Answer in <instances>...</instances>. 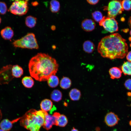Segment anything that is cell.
I'll list each match as a JSON object with an SVG mask.
<instances>
[{
    "instance_id": "cell-1",
    "label": "cell",
    "mask_w": 131,
    "mask_h": 131,
    "mask_svg": "<svg viewBox=\"0 0 131 131\" xmlns=\"http://www.w3.org/2000/svg\"><path fill=\"white\" fill-rule=\"evenodd\" d=\"M30 75L40 82L47 81L53 75H55L59 67L56 60L49 55L38 53L30 60L28 64Z\"/></svg>"
},
{
    "instance_id": "cell-2",
    "label": "cell",
    "mask_w": 131,
    "mask_h": 131,
    "mask_svg": "<svg viewBox=\"0 0 131 131\" xmlns=\"http://www.w3.org/2000/svg\"><path fill=\"white\" fill-rule=\"evenodd\" d=\"M126 40L119 33L112 34L103 38L99 42L97 50L101 56L111 60L123 58L128 52Z\"/></svg>"
},
{
    "instance_id": "cell-3",
    "label": "cell",
    "mask_w": 131,
    "mask_h": 131,
    "mask_svg": "<svg viewBox=\"0 0 131 131\" xmlns=\"http://www.w3.org/2000/svg\"><path fill=\"white\" fill-rule=\"evenodd\" d=\"M47 112L41 110L31 109L27 111L20 119V124L30 131H40L42 126Z\"/></svg>"
},
{
    "instance_id": "cell-4",
    "label": "cell",
    "mask_w": 131,
    "mask_h": 131,
    "mask_svg": "<svg viewBox=\"0 0 131 131\" xmlns=\"http://www.w3.org/2000/svg\"><path fill=\"white\" fill-rule=\"evenodd\" d=\"M12 44L15 48L38 49L39 46L35 35L29 33L21 38L15 40Z\"/></svg>"
},
{
    "instance_id": "cell-5",
    "label": "cell",
    "mask_w": 131,
    "mask_h": 131,
    "mask_svg": "<svg viewBox=\"0 0 131 131\" xmlns=\"http://www.w3.org/2000/svg\"><path fill=\"white\" fill-rule=\"evenodd\" d=\"M28 0H15L8 9V11L16 15L21 16L25 14L28 10Z\"/></svg>"
},
{
    "instance_id": "cell-6",
    "label": "cell",
    "mask_w": 131,
    "mask_h": 131,
    "mask_svg": "<svg viewBox=\"0 0 131 131\" xmlns=\"http://www.w3.org/2000/svg\"><path fill=\"white\" fill-rule=\"evenodd\" d=\"M121 0H113L109 3L107 7L108 17L115 18L124 11L121 3Z\"/></svg>"
},
{
    "instance_id": "cell-7",
    "label": "cell",
    "mask_w": 131,
    "mask_h": 131,
    "mask_svg": "<svg viewBox=\"0 0 131 131\" xmlns=\"http://www.w3.org/2000/svg\"><path fill=\"white\" fill-rule=\"evenodd\" d=\"M99 25L110 33H113L118 30V23L114 18L104 16L99 22Z\"/></svg>"
},
{
    "instance_id": "cell-8",
    "label": "cell",
    "mask_w": 131,
    "mask_h": 131,
    "mask_svg": "<svg viewBox=\"0 0 131 131\" xmlns=\"http://www.w3.org/2000/svg\"><path fill=\"white\" fill-rule=\"evenodd\" d=\"M60 113L54 112L52 115L47 114L45 115L43 128L47 130L50 129L54 125L57 126V120L60 115Z\"/></svg>"
},
{
    "instance_id": "cell-9",
    "label": "cell",
    "mask_w": 131,
    "mask_h": 131,
    "mask_svg": "<svg viewBox=\"0 0 131 131\" xmlns=\"http://www.w3.org/2000/svg\"><path fill=\"white\" fill-rule=\"evenodd\" d=\"M119 120V118L117 115L111 112L106 114L105 116L104 121L107 126L112 127L118 124Z\"/></svg>"
},
{
    "instance_id": "cell-10",
    "label": "cell",
    "mask_w": 131,
    "mask_h": 131,
    "mask_svg": "<svg viewBox=\"0 0 131 131\" xmlns=\"http://www.w3.org/2000/svg\"><path fill=\"white\" fill-rule=\"evenodd\" d=\"M21 118V117H19L12 121L7 119H4L0 123V128L5 131H8L12 128L13 124L17 122Z\"/></svg>"
},
{
    "instance_id": "cell-11",
    "label": "cell",
    "mask_w": 131,
    "mask_h": 131,
    "mask_svg": "<svg viewBox=\"0 0 131 131\" xmlns=\"http://www.w3.org/2000/svg\"><path fill=\"white\" fill-rule=\"evenodd\" d=\"M96 24L93 20L86 19L83 20L81 24L82 29L84 31L89 32L92 31L95 28Z\"/></svg>"
},
{
    "instance_id": "cell-12",
    "label": "cell",
    "mask_w": 131,
    "mask_h": 131,
    "mask_svg": "<svg viewBox=\"0 0 131 131\" xmlns=\"http://www.w3.org/2000/svg\"><path fill=\"white\" fill-rule=\"evenodd\" d=\"M0 34L2 37L5 40H10L14 35L13 31L9 26L6 27L0 31Z\"/></svg>"
},
{
    "instance_id": "cell-13",
    "label": "cell",
    "mask_w": 131,
    "mask_h": 131,
    "mask_svg": "<svg viewBox=\"0 0 131 131\" xmlns=\"http://www.w3.org/2000/svg\"><path fill=\"white\" fill-rule=\"evenodd\" d=\"M53 105V102L51 100L48 99H45L41 102L40 106L41 110L47 112L51 110Z\"/></svg>"
},
{
    "instance_id": "cell-14",
    "label": "cell",
    "mask_w": 131,
    "mask_h": 131,
    "mask_svg": "<svg viewBox=\"0 0 131 131\" xmlns=\"http://www.w3.org/2000/svg\"><path fill=\"white\" fill-rule=\"evenodd\" d=\"M24 71L22 68L18 65L12 66L11 69V75L13 77H20L23 74Z\"/></svg>"
},
{
    "instance_id": "cell-15",
    "label": "cell",
    "mask_w": 131,
    "mask_h": 131,
    "mask_svg": "<svg viewBox=\"0 0 131 131\" xmlns=\"http://www.w3.org/2000/svg\"><path fill=\"white\" fill-rule=\"evenodd\" d=\"M109 72L110 78L113 79L120 78L121 76L122 72L119 68L117 67H113L110 68Z\"/></svg>"
},
{
    "instance_id": "cell-16",
    "label": "cell",
    "mask_w": 131,
    "mask_h": 131,
    "mask_svg": "<svg viewBox=\"0 0 131 131\" xmlns=\"http://www.w3.org/2000/svg\"><path fill=\"white\" fill-rule=\"evenodd\" d=\"M83 47L84 51L89 53H92L95 49V46L93 43L89 40L84 42L83 45Z\"/></svg>"
},
{
    "instance_id": "cell-17",
    "label": "cell",
    "mask_w": 131,
    "mask_h": 131,
    "mask_svg": "<svg viewBox=\"0 0 131 131\" xmlns=\"http://www.w3.org/2000/svg\"><path fill=\"white\" fill-rule=\"evenodd\" d=\"M80 91L76 88L72 89L69 93V95L71 99L73 101H78L79 100L81 96Z\"/></svg>"
},
{
    "instance_id": "cell-18",
    "label": "cell",
    "mask_w": 131,
    "mask_h": 131,
    "mask_svg": "<svg viewBox=\"0 0 131 131\" xmlns=\"http://www.w3.org/2000/svg\"><path fill=\"white\" fill-rule=\"evenodd\" d=\"M50 97L51 100L55 102H58L60 101L62 97V92L59 90L55 89L51 92Z\"/></svg>"
},
{
    "instance_id": "cell-19",
    "label": "cell",
    "mask_w": 131,
    "mask_h": 131,
    "mask_svg": "<svg viewBox=\"0 0 131 131\" xmlns=\"http://www.w3.org/2000/svg\"><path fill=\"white\" fill-rule=\"evenodd\" d=\"M47 81L49 86L52 88L57 87L58 85L59 82L58 78L55 75H53L50 76Z\"/></svg>"
},
{
    "instance_id": "cell-20",
    "label": "cell",
    "mask_w": 131,
    "mask_h": 131,
    "mask_svg": "<svg viewBox=\"0 0 131 131\" xmlns=\"http://www.w3.org/2000/svg\"><path fill=\"white\" fill-rule=\"evenodd\" d=\"M22 82L25 87L30 88H32L33 86L34 81L31 77L25 76L22 79Z\"/></svg>"
},
{
    "instance_id": "cell-21",
    "label": "cell",
    "mask_w": 131,
    "mask_h": 131,
    "mask_svg": "<svg viewBox=\"0 0 131 131\" xmlns=\"http://www.w3.org/2000/svg\"><path fill=\"white\" fill-rule=\"evenodd\" d=\"M72 84L71 81L69 78L63 77L61 79L60 83V87L64 89L69 88Z\"/></svg>"
},
{
    "instance_id": "cell-22",
    "label": "cell",
    "mask_w": 131,
    "mask_h": 131,
    "mask_svg": "<svg viewBox=\"0 0 131 131\" xmlns=\"http://www.w3.org/2000/svg\"><path fill=\"white\" fill-rule=\"evenodd\" d=\"M122 71L125 75H131V62H124L121 67Z\"/></svg>"
},
{
    "instance_id": "cell-23",
    "label": "cell",
    "mask_w": 131,
    "mask_h": 131,
    "mask_svg": "<svg viewBox=\"0 0 131 131\" xmlns=\"http://www.w3.org/2000/svg\"><path fill=\"white\" fill-rule=\"evenodd\" d=\"M37 21V18L33 16H27L25 19V24L28 27L32 28L35 26Z\"/></svg>"
},
{
    "instance_id": "cell-24",
    "label": "cell",
    "mask_w": 131,
    "mask_h": 131,
    "mask_svg": "<svg viewBox=\"0 0 131 131\" xmlns=\"http://www.w3.org/2000/svg\"><path fill=\"white\" fill-rule=\"evenodd\" d=\"M68 120L66 116L63 114H61L57 120V126L64 127L67 124Z\"/></svg>"
},
{
    "instance_id": "cell-25",
    "label": "cell",
    "mask_w": 131,
    "mask_h": 131,
    "mask_svg": "<svg viewBox=\"0 0 131 131\" xmlns=\"http://www.w3.org/2000/svg\"><path fill=\"white\" fill-rule=\"evenodd\" d=\"M60 4L58 1L52 0L50 1V8L52 12L54 13L58 12L60 10Z\"/></svg>"
},
{
    "instance_id": "cell-26",
    "label": "cell",
    "mask_w": 131,
    "mask_h": 131,
    "mask_svg": "<svg viewBox=\"0 0 131 131\" xmlns=\"http://www.w3.org/2000/svg\"><path fill=\"white\" fill-rule=\"evenodd\" d=\"M92 17L95 21L99 22L102 19L103 16L101 12L99 11H96L92 13Z\"/></svg>"
},
{
    "instance_id": "cell-27",
    "label": "cell",
    "mask_w": 131,
    "mask_h": 131,
    "mask_svg": "<svg viewBox=\"0 0 131 131\" xmlns=\"http://www.w3.org/2000/svg\"><path fill=\"white\" fill-rule=\"evenodd\" d=\"M122 7L124 10H131V0H124L121 1Z\"/></svg>"
},
{
    "instance_id": "cell-28",
    "label": "cell",
    "mask_w": 131,
    "mask_h": 131,
    "mask_svg": "<svg viewBox=\"0 0 131 131\" xmlns=\"http://www.w3.org/2000/svg\"><path fill=\"white\" fill-rule=\"evenodd\" d=\"M7 10V5L4 2L0 1V14H6Z\"/></svg>"
},
{
    "instance_id": "cell-29",
    "label": "cell",
    "mask_w": 131,
    "mask_h": 131,
    "mask_svg": "<svg viewBox=\"0 0 131 131\" xmlns=\"http://www.w3.org/2000/svg\"><path fill=\"white\" fill-rule=\"evenodd\" d=\"M124 85L127 89L131 90V79L127 80L124 83Z\"/></svg>"
},
{
    "instance_id": "cell-30",
    "label": "cell",
    "mask_w": 131,
    "mask_h": 131,
    "mask_svg": "<svg viewBox=\"0 0 131 131\" xmlns=\"http://www.w3.org/2000/svg\"><path fill=\"white\" fill-rule=\"evenodd\" d=\"M99 0H87V2L89 4L92 5H95L97 4Z\"/></svg>"
},
{
    "instance_id": "cell-31",
    "label": "cell",
    "mask_w": 131,
    "mask_h": 131,
    "mask_svg": "<svg viewBox=\"0 0 131 131\" xmlns=\"http://www.w3.org/2000/svg\"><path fill=\"white\" fill-rule=\"evenodd\" d=\"M126 57L128 61L131 62V51L127 53Z\"/></svg>"
},
{
    "instance_id": "cell-32",
    "label": "cell",
    "mask_w": 131,
    "mask_h": 131,
    "mask_svg": "<svg viewBox=\"0 0 131 131\" xmlns=\"http://www.w3.org/2000/svg\"><path fill=\"white\" fill-rule=\"evenodd\" d=\"M71 131H79L78 130L75 128L74 127H73L72 129H71Z\"/></svg>"
},
{
    "instance_id": "cell-33",
    "label": "cell",
    "mask_w": 131,
    "mask_h": 131,
    "mask_svg": "<svg viewBox=\"0 0 131 131\" xmlns=\"http://www.w3.org/2000/svg\"><path fill=\"white\" fill-rule=\"evenodd\" d=\"M2 117V114L1 111V110L0 109V121L1 120Z\"/></svg>"
},
{
    "instance_id": "cell-34",
    "label": "cell",
    "mask_w": 131,
    "mask_h": 131,
    "mask_svg": "<svg viewBox=\"0 0 131 131\" xmlns=\"http://www.w3.org/2000/svg\"><path fill=\"white\" fill-rule=\"evenodd\" d=\"M129 23L130 26L131 28V19H130L129 21Z\"/></svg>"
},
{
    "instance_id": "cell-35",
    "label": "cell",
    "mask_w": 131,
    "mask_h": 131,
    "mask_svg": "<svg viewBox=\"0 0 131 131\" xmlns=\"http://www.w3.org/2000/svg\"><path fill=\"white\" fill-rule=\"evenodd\" d=\"M4 67L2 69V70H1L0 71V74H1L4 71Z\"/></svg>"
},
{
    "instance_id": "cell-36",
    "label": "cell",
    "mask_w": 131,
    "mask_h": 131,
    "mask_svg": "<svg viewBox=\"0 0 131 131\" xmlns=\"http://www.w3.org/2000/svg\"><path fill=\"white\" fill-rule=\"evenodd\" d=\"M33 5L35 6L36 5H37L38 4V3H37V2L36 3H35L34 2V3H33Z\"/></svg>"
},
{
    "instance_id": "cell-37",
    "label": "cell",
    "mask_w": 131,
    "mask_h": 131,
    "mask_svg": "<svg viewBox=\"0 0 131 131\" xmlns=\"http://www.w3.org/2000/svg\"><path fill=\"white\" fill-rule=\"evenodd\" d=\"M129 124L131 126V120L129 122Z\"/></svg>"
},
{
    "instance_id": "cell-38",
    "label": "cell",
    "mask_w": 131,
    "mask_h": 131,
    "mask_svg": "<svg viewBox=\"0 0 131 131\" xmlns=\"http://www.w3.org/2000/svg\"><path fill=\"white\" fill-rule=\"evenodd\" d=\"M1 18L0 17V24L1 23Z\"/></svg>"
},
{
    "instance_id": "cell-39",
    "label": "cell",
    "mask_w": 131,
    "mask_h": 131,
    "mask_svg": "<svg viewBox=\"0 0 131 131\" xmlns=\"http://www.w3.org/2000/svg\"><path fill=\"white\" fill-rule=\"evenodd\" d=\"M0 131H4L3 130L0 129Z\"/></svg>"
},
{
    "instance_id": "cell-40",
    "label": "cell",
    "mask_w": 131,
    "mask_h": 131,
    "mask_svg": "<svg viewBox=\"0 0 131 131\" xmlns=\"http://www.w3.org/2000/svg\"><path fill=\"white\" fill-rule=\"evenodd\" d=\"M130 35L131 36V31H130Z\"/></svg>"
},
{
    "instance_id": "cell-41",
    "label": "cell",
    "mask_w": 131,
    "mask_h": 131,
    "mask_svg": "<svg viewBox=\"0 0 131 131\" xmlns=\"http://www.w3.org/2000/svg\"><path fill=\"white\" fill-rule=\"evenodd\" d=\"M113 131H117L115 129Z\"/></svg>"
},
{
    "instance_id": "cell-42",
    "label": "cell",
    "mask_w": 131,
    "mask_h": 131,
    "mask_svg": "<svg viewBox=\"0 0 131 131\" xmlns=\"http://www.w3.org/2000/svg\"><path fill=\"white\" fill-rule=\"evenodd\" d=\"M130 46L131 47V43L130 44Z\"/></svg>"
}]
</instances>
